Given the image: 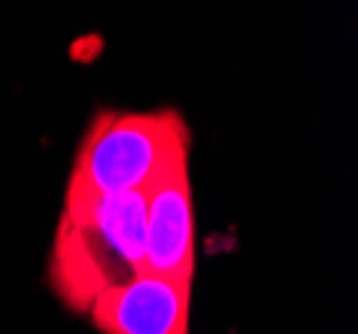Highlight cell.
I'll list each match as a JSON object with an SVG mask.
<instances>
[{
    "mask_svg": "<svg viewBox=\"0 0 358 334\" xmlns=\"http://www.w3.org/2000/svg\"><path fill=\"white\" fill-rule=\"evenodd\" d=\"M195 257L193 184L182 171L145 193V270L193 284Z\"/></svg>",
    "mask_w": 358,
    "mask_h": 334,
    "instance_id": "277c9868",
    "label": "cell"
},
{
    "mask_svg": "<svg viewBox=\"0 0 358 334\" xmlns=\"http://www.w3.org/2000/svg\"><path fill=\"white\" fill-rule=\"evenodd\" d=\"M190 303L193 284L145 270L99 294L86 316L99 334H190Z\"/></svg>",
    "mask_w": 358,
    "mask_h": 334,
    "instance_id": "3957f363",
    "label": "cell"
},
{
    "mask_svg": "<svg viewBox=\"0 0 358 334\" xmlns=\"http://www.w3.org/2000/svg\"><path fill=\"white\" fill-rule=\"evenodd\" d=\"M193 131L182 112L102 110L83 131L64 187V201L148 193L190 171Z\"/></svg>",
    "mask_w": 358,
    "mask_h": 334,
    "instance_id": "7a4b0ae2",
    "label": "cell"
},
{
    "mask_svg": "<svg viewBox=\"0 0 358 334\" xmlns=\"http://www.w3.org/2000/svg\"><path fill=\"white\" fill-rule=\"evenodd\" d=\"M145 273V196L62 201L45 278L75 313Z\"/></svg>",
    "mask_w": 358,
    "mask_h": 334,
    "instance_id": "6da1fadb",
    "label": "cell"
}]
</instances>
